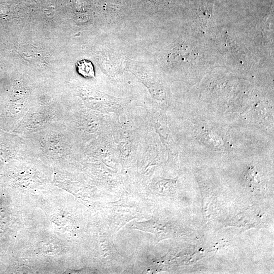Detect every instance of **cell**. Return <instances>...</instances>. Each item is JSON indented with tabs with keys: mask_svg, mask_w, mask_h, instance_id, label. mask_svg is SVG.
<instances>
[{
	"mask_svg": "<svg viewBox=\"0 0 274 274\" xmlns=\"http://www.w3.org/2000/svg\"><path fill=\"white\" fill-rule=\"evenodd\" d=\"M197 54L189 46H181L174 49L170 54V60L176 64L194 63Z\"/></svg>",
	"mask_w": 274,
	"mask_h": 274,
	"instance_id": "1",
	"label": "cell"
},
{
	"mask_svg": "<svg viewBox=\"0 0 274 274\" xmlns=\"http://www.w3.org/2000/svg\"><path fill=\"white\" fill-rule=\"evenodd\" d=\"M77 72L85 78H92L94 76V68L92 63L87 59L78 61L76 64Z\"/></svg>",
	"mask_w": 274,
	"mask_h": 274,
	"instance_id": "2",
	"label": "cell"
},
{
	"mask_svg": "<svg viewBox=\"0 0 274 274\" xmlns=\"http://www.w3.org/2000/svg\"><path fill=\"white\" fill-rule=\"evenodd\" d=\"M257 176V172L253 167H252L247 172L246 177L248 182L252 184L255 182H259Z\"/></svg>",
	"mask_w": 274,
	"mask_h": 274,
	"instance_id": "3",
	"label": "cell"
}]
</instances>
